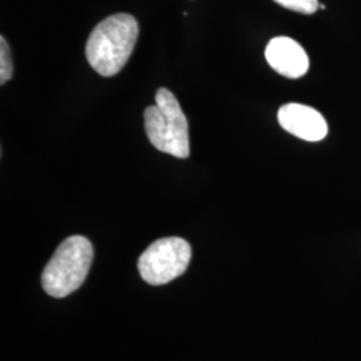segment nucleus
Instances as JSON below:
<instances>
[{
	"label": "nucleus",
	"mask_w": 361,
	"mask_h": 361,
	"mask_svg": "<svg viewBox=\"0 0 361 361\" xmlns=\"http://www.w3.org/2000/svg\"><path fill=\"white\" fill-rule=\"evenodd\" d=\"M140 34L138 22L130 13H116L92 30L86 44L89 65L102 77L118 74L134 51Z\"/></svg>",
	"instance_id": "f257e3e1"
},
{
	"label": "nucleus",
	"mask_w": 361,
	"mask_h": 361,
	"mask_svg": "<svg viewBox=\"0 0 361 361\" xmlns=\"http://www.w3.org/2000/svg\"><path fill=\"white\" fill-rule=\"evenodd\" d=\"M145 129L149 141L159 152L177 158L190 154L188 119L168 89L157 91L155 104L145 110Z\"/></svg>",
	"instance_id": "f03ea898"
},
{
	"label": "nucleus",
	"mask_w": 361,
	"mask_h": 361,
	"mask_svg": "<svg viewBox=\"0 0 361 361\" xmlns=\"http://www.w3.org/2000/svg\"><path fill=\"white\" fill-rule=\"evenodd\" d=\"M94 250L83 235H71L55 250L42 274V285L47 295L63 298L75 292L90 271Z\"/></svg>",
	"instance_id": "7ed1b4c3"
},
{
	"label": "nucleus",
	"mask_w": 361,
	"mask_h": 361,
	"mask_svg": "<svg viewBox=\"0 0 361 361\" xmlns=\"http://www.w3.org/2000/svg\"><path fill=\"white\" fill-rule=\"evenodd\" d=\"M192 258V247L180 237L161 238L138 259V271L150 285L168 284L183 274Z\"/></svg>",
	"instance_id": "20e7f679"
},
{
	"label": "nucleus",
	"mask_w": 361,
	"mask_h": 361,
	"mask_svg": "<svg viewBox=\"0 0 361 361\" xmlns=\"http://www.w3.org/2000/svg\"><path fill=\"white\" fill-rule=\"evenodd\" d=\"M279 123L300 140L319 142L328 134V123L316 109L300 104H284L279 110Z\"/></svg>",
	"instance_id": "39448f33"
},
{
	"label": "nucleus",
	"mask_w": 361,
	"mask_h": 361,
	"mask_svg": "<svg viewBox=\"0 0 361 361\" xmlns=\"http://www.w3.org/2000/svg\"><path fill=\"white\" fill-rule=\"evenodd\" d=\"M265 58L276 73L289 79L304 77L310 68L308 54L298 42L288 37L271 39L265 49Z\"/></svg>",
	"instance_id": "423d86ee"
},
{
	"label": "nucleus",
	"mask_w": 361,
	"mask_h": 361,
	"mask_svg": "<svg viewBox=\"0 0 361 361\" xmlns=\"http://www.w3.org/2000/svg\"><path fill=\"white\" fill-rule=\"evenodd\" d=\"M13 56L10 46L4 37L0 38V83L4 85L13 77Z\"/></svg>",
	"instance_id": "0eeeda50"
},
{
	"label": "nucleus",
	"mask_w": 361,
	"mask_h": 361,
	"mask_svg": "<svg viewBox=\"0 0 361 361\" xmlns=\"http://www.w3.org/2000/svg\"><path fill=\"white\" fill-rule=\"evenodd\" d=\"M274 1L288 10L305 13V15L316 13L320 7L317 0H274Z\"/></svg>",
	"instance_id": "6e6552de"
},
{
	"label": "nucleus",
	"mask_w": 361,
	"mask_h": 361,
	"mask_svg": "<svg viewBox=\"0 0 361 361\" xmlns=\"http://www.w3.org/2000/svg\"><path fill=\"white\" fill-rule=\"evenodd\" d=\"M319 8H320V10H325V6H324V4H320V7H319Z\"/></svg>",
	"instance_id": "1a4fd4ad"
}]
</instances>
